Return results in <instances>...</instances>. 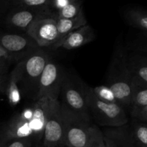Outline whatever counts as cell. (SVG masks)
Listing matches in <instances>:
<instances>
[{
  "mask_svg": "<svg viewBox=\"0 0 147 147\" xmlns=\"http://www.w3.org/2000/svg\"><path fill=\"white\" fill-rule=\"evenodd\" d=\"M51 102L48 98H43L14 115L3 131L0 142L25 138L32 140L35 144L42 142Z\"/></svg>",
  "mask_w": 147,
  "mask_h": 147,
  "instance_id": "1",
  "label": "cell"
},
{
  "mask_svg": "<svg viewBox=\"0 0 147 147\" xmlns=\"http://www.w3.org/2000/svg\"><path fill=\"white\" fill-rule=\"evenodd\" d=\"M125 49L118 47L107 72V86L114 94L118 103L129 112L131 99V73L128 68Z\"/></svg>",
  "mask_w": 147,
  "mask_h": 147,
  "instance_id": "2",
  "label": "cell"
},
{
  "mask_svg": "<svg viewBox=\"0 0 147 147\" xmlns=\"http://www.w3.org/2000/svg\"><path fill=\"white\" fill-rule=\"evenodd\" d=\"M82 90L88 108L92 121L98 126L118 127L129 123L127 111L118 103H107L99 100L89 86L80 80Z\"/></svg>",
  "mask_w": 147,
  "mask_h": 147,
  "instance_id": "3",
  "label": "cell"
},
{
  "mask_svg": "<svg viewBox=\"0 0 147 147\" xmlns=\"http://www.w3.org/2000/svg\"><path fill=\"white\" fill-rule=\"evenodd\" d=\"M50 57L40 50L20 61V88L22 96H32L36 101L40 77Z\"/></svg>",
  "mask_w": 147,
  "mask_h": 147,
  "instance_id": "4",
  "label": "cell"
},
{
  "mask_svg": "<svg viewBox=\"0 0 147 147\" xmlns=\"http://www.w3.org/2000/svg\"><path fill=\"white\" fill-rule=\"evenodd\" d=\"M65 147H87L93 121L68 111L60 106Z\"/></svg>",
  "mask_w": 147,
  "mask_h": 147,
  "instance_id": "5",
  "label": "cell"
},
{
  "mask_svg": "<svg viewBox=\"0 0 147 147\" xmlns=\"http://www.w3.org/2000/svg\"><path fill=\"white\" fill-rule=\"evenodd\" d=\"M60 106L68 111L92 120L80 86V80L65 75L59 98Z\"/></svg>",
  "mask_w": 147,
  "mask_h": 147,
  "instance_id": "6",
  "label": "cell"
},
{
  "mask_svg": "<svg viewBox=\"0 0 147 147\" xmlns=\"http://www.w3.org/2000/svg\"><path fill=\"white\" fill-rule=\"evenodd\" d=\"M65 75L59 65L49 59L40 77L36 100L43 98L59 100Z\"/></svg>",
  "mask_w": 147,
  "mask_h": 147,
  "instance_id": "7",
  "label": "cell"
},
{
  "mask_svg": "<svg viewBox=\"0 0 147 147\" xmlns=\"http://www.w3.org/2000/svg\"><path fill=\"white\" fill-rule=\"evenodd\" d=\"M56 19L54 14L47 11L30 26L26 34L40 47H53L57 37Z\"/></svg>",
  "mask_w": 147,
  "mask_h": 147,
  "instance_id": "8",
  "label": "cell"
},
{
  "mask_svg": "<svg viewBox=\"0 0 147 147\" xmlns=\"http://www.w3.org/2000/svg\"><path fill=\"white\" fill-rule=\"evenodd\" d=\"M42 144L44 147L65 146L63 125L59 100H52L45 124Z\"/></svg>",
  "mask_w": 147,
  "mask_h": 147,
  "instance_id": "9",
  "label": "cell"
},
{
  "mask_svg": "<svg viewBox=\"0 0 147 147\" xmlns=\"http://www.w3.org/2000/svg\"><path fill=\"white\" fill-rule=\"evenodd\" d=\"M0 45L12 55L15 61L22 57L25 58L40 50V47L27 34L11 33L1 34Z\"/></svg>",
  "mask_w": 147,
  "mask_h": 147,
  "instance_id": "10",
  "label": "cell"
},
{
  "mask_svg": "<svg viewBox=\"0 0 147 147\" xmlns=\"http://www.w3.org/2000/svg\"><path fill=\"white\" fill-rule=\"evenodd\" d=\"M131 86V99L128 112L129 118L147 123V83L133 77Z\"/></svg>",
  "mask_w": 147,
  "mask_h": 147,
  "instance_id": "11",
  "label": "cell"
},
{
  "mask_svg": "<svg viewBox=\"0 0 147 147\" xmlns=\"http://www.w3.org/2000/svg\"><path fill=\"white\" fill-rule=\"evenodd\" d=\"M48 9H36L22 7H11L6 18L7 25L15 30L26 31L37 19ZM51 12V11H50Z\"/></svg>",
  "mask_w": 147,
  "mask_h": 147,
  "instance_id": "12",
  "label": "cell"
},
{
  "mask_svg": "<svg viewBox=\"0 0 147 147\" xmlns=\"http://www.w3.org/2000/svg\"><path fill=\"white\" fill-rule=\"evenodd\" d=\"M106 147H136L132 139L129 123L101 129Z\"/></svg>",
  "mask_w": 147,
  "mask_h": 147,
  "instance_id": "13",
  "label": "cell"
},
{
  "mask_svg": "<svg viewBox=\"0 0 147 147\" xmlns=\"http://www.w3.org/2000/svg\"><path fill=\"white\" fill-rule=\"evenodd\" d=\"M95 38L96 34L93 28L88 24H86L79 27L66 36L62 42L60 47H63L67 50H73L93 41Z\"/></svg>",
  "mask_w": 147,
  "mask_h": 147,
  "instance_id": "14",
  "label": "cell"
},
{
  "mask_svg": "<svg viewBox=\"0 0 147 147\" xmlns=\"http://www.w3.org/2000/svg\"><path fill=\"white\" fill-rule=\"evenodd\" d=\"M56 22H57V37L56 42L53 46L54 49L60 47L62 42L70 32L77 30L79 27L87 24V20H86L83 9L79 13L78 15L76 16L74 18H57Z\"/></svg>",
  "mask_w": 147,
  "mask_h": 147,
  "instance_id": "15",
  "label": "cell"
},
{
  "mask_svg": "<svg viewBox=\"0 0 147 147\" xmlns=\"http://www.w3.org/2000/svg\"><path fill=\"white\" fill-rule=\"evenodd\" d=\"M128 68L133 77H136L147 83L146 51L135 50L128 54L126 53Z\"/></svg>",
  "mask_w": 147,
  "mask_h": 147,
  "instance_id": "16",
  "label": "cell"
},
{
  "mask_svg": "<svg viewBox=\"0 0 147 147\" xmlns=\"http://www.w3.org/2000/svg\"><path fill=\"white\" fill-rule=\"evenodd\" d=\"M20 76L21 63L20 62L10 73L9 76L7 77L4 89L9 103L13 107L17 106L22 100V94L20 88Z\"/></svg>",
  "mask_w": 147,
  "mask_h": 147,
  "instance_id": "17",
  "label": "cell"
},
{
  "mask_svg": "<svg viewBox=\"0 0 147 147\" xmlns=\"http://www.w3.org/2000/svg\"><path fill=\"white\" fill-rule=\"evenodd\" d=\"M124 18L134 28L142 32L147 31V13L145 9L139 7H134L128 9L124 14Z\"/></svg>",
  "mask_w": 147,
  "mask_h": 147,
  "instance_id": "18",
  "label": "cell"
},
{
  "mask_svg": "<svg viewBox=\"0 0 147 147\" xmlns=\"http://www.w3.org/2000/svg\"><path fill=\"white\" fill-rule=\"evenodd\" d=\"M129 123L136 146L147 147V123L136 119H130Z\"/></svg>",
  "mask_w": 147,
  "mask_h": 147,
  "instance_id": "19",
  "label": "cell"
},
{
  "mask_svg": "<svg viewBox=\"0 0 147 147\" xmlns=\"http://www.w3.org/2000/svg\"><path fill=\"white\" fill-rule=\"evenodd\" d=\"M84 0H74L68 3L62 8L56 14L57 18L71 19L78 15L79 13L83 9V4Z\"/></svg>",
  "mask_w": 147,
  "mask_h": 147,
  "instance_id": "20",
  "label": "cell"
},
{
  "mask_svg": "<svg viewBox=\"0 0 147 147\" xmlns=\"http://www.w3.org/2000/svg\"><path fill=\"white\" fill-rule=\"evenodd\" d=\"M87 147H106L103 132L99 126L93 123L89 129Z\"/></svg>",
  "mask_w": 147,
  "mask_h": 147,
  "instance_id": "21",
  "label": "cell"
},
{
  "mask_svg": "<svg viewBox=\"0 0 147 147\" xmlns=\"http://www.w3.org/2000/svg\"><path fill=\"white\" fill-rule=\"evenodd\" d=\"M50 0H11V7H22L36 9H48Z\"/></svg>",
  "mask_w": 147,
  "mask_h": 147,
  "instance_id": "22",
  "label": "cell"
},
{
  "mask_svg": "<svg viewBox=\"0 0 147 147\" xmlns=\"http://www.w3.org/2000/svg\"><path fill=\"white\" fill-rule=\"evenodd\" d=\"M92 90L95 96L101 101L107 103H118L119 104L112 90L106 85L92 88Z\"/></svg>",
  "mask_w": 147,
  "mask_h": 147,
  "instance_id": "23",
  "label": "cell"
},
{
  "mask_svg": "<svg viewBox=\"0 0 147 147\" xmlns=\"http://www.w3.org/2000/svg\"><path fill=\"white\" fill-rule=\"evenodd\" d=\"M34 143L29 139H11L0 142V147H34Z\"/></svg>",
  "mask_w": 147,
  "mask_h": 147,
  "instance_id": "24",
  "label": "cell"
},
{
  "mask_svg": "<svg viewBox=\"0 0 147 147\" xmlns=\"http://www.w3.org/2000/svg\"><path fill=\"white\" fill-rule=\"evenodd\" d=\"M73 1H74V0H50L48 10L51 11L53 14H54L55 15H56L57 11H60L65 6Z\"/></svg>",
  "mask_w": 147,
  "mask_h": 147,
  "instance_id": "25",
  "label": "cell"
},
{
  "mask_svg": "<svg viewBox=\"0 0 147 147\" xmlns=\"http://www.w3.org/2000/svg\"><path fill=\"white\" fill-rule=\"evenodd\" d=\"M0 60H7L9 63H11V61H15L12 55L5 49L3 48L1 45H0Z\"/></svg>",
  "mask_w": 147,
  "mask_h": 147,
  "instance_id": "26",
  "label": "cell"
},
{
  "mask_svg": "<svg viewBox=\"0 0 147 147\" xmlns=\"http://www.w3.org/2000/svg\"><path fill=\"white\" fill-rule=\"evenodd\" d=\"M9 64L8 61L4 60H0V77L4 75H7V67Z\"/></svg>",
  "mask_w": 147,
  "mask_h": 147,
  "instance_id": "27",
  "label": "cell"
},
{
  "mask_svg": "<svg viewBox=\"0 0 147 147\" xmlns=\"http://www.w3.org/2000/svg\"><path fill=\"white\" fill-rule=\"evenodd\" d=\"M7 77H8L7 75H4V76H2L0 77V93H1V92L4 91Z\"/></svg>",
  "mask_w": 147,
  "mask_h": 147,
  "instance_id": "28",
  "label": "cell"
},
{
  "mask_svg": "<svg viewBox=\"0 0 147 147\" xmlns=\"http://www.w3.org/2000/svg\"><path fill=\"white\" fill-rule=\"evenodd\" d=\"M11 0H0V5L2 4V5H7V4H9L11 3Z\"/></svg>",
  "mask_w": 147,
  "mask_h": 147,
  "instance_id": "29",
  "label": "cell"
},
{
  "mask_svg": "<svg viewBox=\"0 0 147 147\" xmlns=\"http://www.w3.org/2000/svg\"><path fill=\"white\" fill-rule=\"evenodd\" d=\"M34 147H44L43 146L42 144V142H40V143L37 144H36L35 146H34Z\"/></svg>",
  "mask_w": 147,
  "mask_h": 147,
  "instance_id": "30",
  "label": "cell"
},
{
  "mask_svg": "<svg viewBox=\"0 0 147 147\" xmlns=\"http://www.w3.org/2000/svg\"><path fill=\"white\" fill-rule=\"evenodd\" d=\"M60 147H65V146H60Z\"/></svg>",
  "mask_w": 147,
  "mask_h": 147,
  "instance_id": "31",
  "label": "cell"
}]
</instances>
